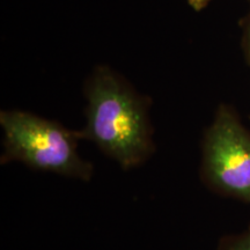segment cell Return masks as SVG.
<instances>
[{
	"label": "cell",
	"instance_id": "cell-1",
	"mask_svg": "<svg viewBox=\"0 0 250 250\" xmlns=\"http://www.w3.org/2000/svg\"><path fill=\"white\" fill-rule=\"evenodd\" d=\"M86 125L81 139L95 144L124 169L137 167L154 151L148 102L110 67L98 66L85 86Z\"/></svg>",
	"mask_w": 250,
	"mask_h": 250
},
{
	"label": "cell",
	"instance_id": "cell-2",
	"mask_svg": "<svg viewBox=\"0 0 250 250\" xmlns=\"http://www.w3.org/2000/svg\"><path fill=\"white\" fill-rule=\"evenodd\" d=\"M0 125L4 131L1 162L19 161L33 169L83 181L92 177V164L78 153V131L22 110H2Z\"/></svg>",
	"mask_w": 250,
	"mask_h": 250
},
{
	"label": "cell",
	"instance_id": "cell-3",
	"mask_svg": "<svg viewBox=\"0 0 250 250\" xmlns=\"http://www.w3.org/2000/svg\"><path fill=\"white\" fill-rule=\"evenodd\" d=\"M202 171L211 188L250 204V133L229 108H219L206 131Z\"/></svg>",
	"mask_w": 250,
	"mask_h": 250
},
{
	"label": "cell",
	"instance_id": "cell-4",
	"mask_svg": "<svg viewBox=\"0 0 250 250\" xmlns=\"http://www.w3.org/2000/svg\"><path fill=\"white\" fill-rule=\"evenodd\" d=\"M221 250H250V229L237 236L229 237L224 242Z\"/></svg>",
	"mask_w": 250,
	"mask_h": 250
},
{
	"label": "cell",
	"instance_id": "cell-5",
	"mask_svg": "<svg viewBox=\"0 0 250 250\" xmlns=\"http://www.w3.org/2000/svg\"><path fill=\"white\" fill-rule=\"evenodd\" d=\"M187 1L193 11L199 12L202 11V9H204L206 6L208 5V2H210L211 0H187Z\"/></svg>",
	"mask_w": 250,
	"mask_h": 250
},
{
	"label": "cell",
	"instance_id": "cell-6",
	"mask_svg": "<svg viewBox=\"0 0 250 250\" xmlns=\"http://www.w3.org/2000/svg\"><path fill=\"white\" fill-rule=\"evenodd\" d=\"M245 48H246V54L250 62V17L247 23V29H246V35H245Z\"/></svg>",
	"mask_w": 250,
	"mask_h": 250
}]
</instances>
